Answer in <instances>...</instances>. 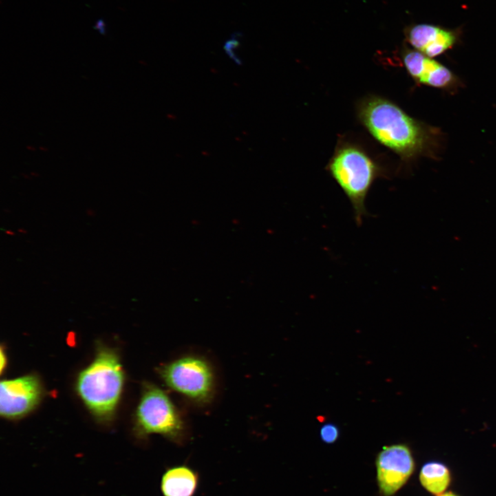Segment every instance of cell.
<instances>
[{
    "mask_svg": "<svg viewBox=\"0 0 496 496\" xmlns=\"http://www.w3.org/2000/svg\"><path fill=\"white\" fill-rule=\"evenodd\" d=\"M358 115L374 139L404 160L432 157L440 148L438 129L415 120L390 101L369 97L360 104Z\"/></svg>",
    "mask_w": 496,
    "mask_h": 496,
    "instance_id": "obj_1",
    "label": "cell"
},
{
    "mask_svg": "<svg viewBox=\"0 0 496 496\" xmlns=\"http://www.w3.org/2000/svg\"><path fill=\"white\" fill-rule=\"evenodd\" d=\"M157 371L168 390L190 409L210 411L221 398L220 367L206 351L197 348L179 351L159 366Z\"/></svg>",
    "mask_w": 496,
    "mask_h": 496,
    "instance_id": "obj_2",
    "label": "cell"
},
{
    "mask_svg": "<svg viewBox=\"0 0 496 496\" xmlns=\"http://www.w3.org/2000/svg\"><path fill=\"white\" fill-rule=\"evenodd\" d=\"M135 416L141 438L157 434L178 446L186 445L191 439V426L184 409L158 386L144 385Z\"/></svg>",
    "mask_w": 496,
    "mask_h": 496,
    "instance_id": "obj_3",
    "label": "cell"
},
{
    "mask_svg": "<svg viewBox=\"0 0 496 496\" xmlns=\"http://www.w3.org/2000/svg\"><path fill=\"white\" fill-rule=\"evenodd\" d=\"M124 374L118 357L102 349L94 361L78 377V391L96 416L108 419L114 413L122 393Z\"/></svg>",
    "mask_w": 496,
    "mask_h": 496,
    "instance_id": "obj_4",
    "label": "cell"
},
{
    "mask_svg": "<svg viewBox=\"0 0 496 496\" xmlns=\"http://www.w3.org/2000/svg\"><path fill=\"white\" fill-rule=\"evenodd\" d=\"M328 170L350 201L357 224H361L367 215L366 199L380 175L379 168L362 150L346 146L336 151Z\"/></svg>",
    "mask_w": 496,
    "mask_h": 496,
    "instance_id": "obj_5",
    "label": "cell"
},
{
    "mask_svg": "<svg viewBox=\"0 0 496 496\" xmlns=\"http://www.w3.org/2000/svg\"><path fill=\"white\" fill-rule=\"evenodd\" d=\"M376 464L378 486L385 496L393 495L401 488L415 466L411 450L401 444L384 446L377 456Z\"/></svg>",
    "mask_w": 496,
    "mask_h": 496,
    "instance_id": "obj_6",
    "label": "cell"
},
{
    "mask_svg": "<svg viewBox=\"0 0 496 496\" xmlns=\"http://www.w3.org/2000/svg\"><path fill=\"white\" fill-rule=\"evenodd\" d=\"M42 396L36 376L29 375L3 380L0 385V413L7 418H18L36 407Z\"/></svg>",
    "mask_w": 496,
    "mask_h": 496,
    "instance_id": "obj_7",
    "label": "cell"
},
{
    "mask_svg": "<svg viewBox=\"0 0 496 496\" xmlns=\"http://www.w3.org/2000/svg\"><path fill=\"white\" fill-rule=\"evenodd\" d=\"M402 60L407 72L419 84L451 90L458 83V79L448 68L418 51L406 49Z\"/></svg>",
    "mask_w": 496,
    "mask_h": 496,
    "instance_id": "obj_8",
    "label": "cell"
},
{
    "mask_svg": "<svg viewBox=\"0 0 496 496\" xmlns=\"http://www.w3.org/2000/svg\"><path fill=\"white\" fill-rule=\"evenodd\" d=\"M408 43L430 58L441 56L456 43L457 36L453 31L431 25H417L408 29Z\"/></svg>",
    "mask_w": 496,
    "mask_h": 496,
    "instance_id": "obj_9",
    "label": "cell"
},
{
    "mask_svg": "<svg viewBox=\"0 0 496 496\" xmlns=\"http://www.w3.org/2000/svg\"><path fill=\"white\" fill-rule=\"evenodd\" d=\"M199 485L198 472L181 464L166 470L161 480V490L164 496H195Z\"/></svg>",
    "mask_w": 496,
    "mask_h": 496,
    "instance_id": "obj_10",
    "label": "cell"
},
{
    "mask_svg": "<svg viewBox=\"0 0 496 496\" xmlns=\"http://www.w3.org/2000/svg\"><path fill=\"white\" fill-rule=\"evenodd\" d=\"M420 481L426 490L440 495L444 493L451 482L449 468L441 462L426 463L421 469Z\"/></svg>",
    "mask_w": 496,
    "mask_h": 496,
    "instance_id": "obj_11",
    "label": "cell"
},
{
    "mask_svg": "<svg viewBox=\"0 0 496 496\" xmlns=\"http://www.w3.org/2000/svg\"><path fill=\"white\" fill-rule=\"evenodd\" d=\"M338 436H339V431L338 428L334 424H325L321 428V437L322 440L326 443H334L337 440Z\"/></svg>",
    "mask_w": 496,
    "mask_h": 496,
    "instance_id": "obj_12",
    "label": "cell"
},
{
    "mask_svg": "<svg viewBox=\"0 0 496 496\" xmlns=\"http://www.w3.org/2000/svg\"><path fill=\"white\" fill-rule=\"evenodd\" d=\"M95 30L98 31L101 35L102 36H106V25L105 22L102 19H99L98 21L96 22V24L93 27Z\"/></svg>",
    "mask_w": 496,
    "mask_h": 496,
    "instance_id": "obj_13",
    "label": "cell"
},
{
    "mask_svg": "<svg viewBox=\"0 0 496 496\" xmlns=\"http://www.w3.org/2000/svg\"><path fill=\"white\" fill-rule=\"evenodd\" d=\"M5 364H6V358H5V354H4L3 351H1V371L4 370V367H5Z\"/></svg>",
    "mask_w": 496,
    "mask_h": 496,
    "instance_id": "obj_14",
    "label": "cell"
},
{
    "mask_svg": "<svg viewBox=\"0 0 496 496\" xmlns=\"http://www.w3.org/2000/svg\"><path fill=\"white\" fill-rule=\"evenodd\" d=\"M438 496H458V495H456V494L452 493V492H448V493H444V494L442 493V494H441V495H438Z\"/></svg>",
    "mask_w": 496,
    "mask_h": 496,
    "instance_id": "obj_15",
    "label": "cell"
},
{
    "mask_svg": "<svg viewBox=\"0 0 496 496\" xmlns=\"http://www.w3.org/2000/svg\"><path fill=\"white\" fill-rule=\"evenodd\" d=\"M6 234H9V235H14L15 233L12 230H6Z\"/></svg>",
    "mask_w": 496,
    "mask_h": 496,
    "instance_id": "obj_16",
    "label": "cell"
},
{
    "mask_svg": "<svg viewBox=\"0 0 496 496\" xmlns=\"http://www.w3.org/2000/svg\"><path fill=\"white\" fill-rule=\"evenodd\" d=\"M18 232H20V233H27V230H24V229H19V230H18Z\"/></svg>",
    "mask_w": 496,
    "mask_h": 496,
    "instance_id": "obj_17",
    "label": "cell"
}]
</instances>
